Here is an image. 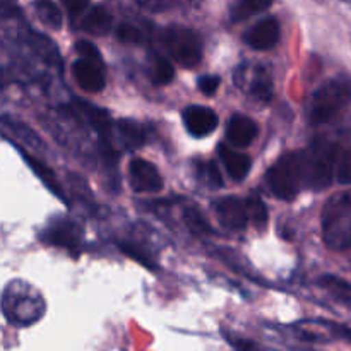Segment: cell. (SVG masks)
<instances>
[{
	"instance_id": "ba28073f",
	"label": "cell",
	"mask_w": 351,
	"mask_h": 351,
	"mask_svg": "<svg viewBox=\"0 0 351 351\" xmlns=\"http://www.w3.org/2000/svg\"><path fill=\"white\" fill-rule=\"evenodd\" d=\"M72 77L75 84L88 93H101L105 89V69L101 60H93V58L79 57L71 67Z\"/></svg>"
},
{
	"instance_id": "6da1fadb",
	"label": "cell",
	"mask_w": 351,
	"mask_h": 351,
	"mask_svg": "<svg viewBox=\"0 0 351 351\" xmlns=\"http://www.w3.org/2000/svg\"><path fill=\"white\" fill-rule=\"evenodd\" d=\"M43 295L26 281H10L3 288L2 295V312L7 322L16 328H29L41 321L45 315Z\"/></svg>"
},
{
	"instance_id": "8992f818",
	"label": "cell",
	"mask_w": 351,
	"mask_h": 351,
	"mask_svg": "<svg viewBox=\"0 0 351 351\" xmlns=\"http://www.w3.org/2000/svg\"><path fill=\"white\" fill-rule=\"evenodd\" d=\"M160 41L167 53L182 67H195L202 58V41L191 27L170 26L161 31Z\"/></svg>"
},
{
	"instance_id": "4dcf8cb0",
	"label": "cell",
	"mask_w": 351,
	"mask_h": 351,
	"mask_svg": "<svg viewBox=\"0 0 351 351\" xmlns=\"http://www.w3.org/2000/svg\"><path fill=\"white\" fill-rule=\"evenodd\" d=\"M336 180L341 185H351V147L339 156L336 167Z\"/></svg>"
},
{
	"instance_id": "5b68a950",
	"label": "cell",
	"mask_w": 351,
	"mask_h": 351,
	"mask_svg": "<svg viewBox=\"0 0 351 351\" xmlns=\"http://www.w3.org/2000/svg\"><path fill=\"white\" fill-rule=\"evenodd\" d=\"M266 182L271 192L281 201H293L304 185V165H302V151L288 153L281 156L273 167L267 170Z\"/></svg>"
},
{
	"instance_id": "e575fe53",
	"label": "cell",
	"mask_w": 351,
	"mask_h": 351,
	"mask_svg": "<svg viewBox=\"0 0 351 351\" xmlns=\"http://www.w3.org/2000/svg\"><path fill=\"white\" fill-rule=\"evenodd\" d=\"M332 328H335L336 338L345 339V341L351 343V329L350 328H346V326H341V324H335V322H332Z\"/></svg>"
},
{
	"instance_id": "3957f363",
	"label": "cell",
	"mask_w": 351,
	"mask_h": 351,
	"mask_svg": "<svg viewBox=\"0 0 351 351\" xmlns=\"http://www.w3.org/2000/svg\"><path fill=\"white\" fill-rule=\"evenodd\" d=\"M338 147L335 143L326 139H317L305 151H302V165H304V185L307 189H322L332 184L338 167Z\"/></svg>"
},
{
	"instance_id": "44dd1931",
	"label": "cell",
	"mask_w": 351,
	"mask_h": 351,
	"mask_svg": "<svg viewBox=\"0 0 351 351\" xmlns=\"http://www.w3.org/2000/svg\"><path fill=\"white\" fill-rule=\"evenodd\" d=\"M26 43L29 45L31 50L50 65L60 64V57H58L57 47L51 43L50 38L43 36V34L36 33V31H27L26 33Z\"/></svg>"
},
{
	"instance_id": "5bb4252c",
	"label": "cell",
	"mask_w": 351,
	"mask_h": 351,
	"mask_svg": "<svg viewBox=\"0 0 351 351\" xmlns=\"http://www.w3.org/2000/svg\"><path fill=\"white\" fill-rule=\"evenodd\" d=\"M71 110L77 119L84 120V123H88L91 129H95L99 134V139H108L110 117L105 110L98 108L88 101H82V99H75Z\"/></svg>"
},
{
	"instance_id": "1f68e13d",
	"label": "cell",
	"mask_w": 351,
	"mask_h": 351,
	"mask_svg": "<svg viewBox=\"0 0 351 351\" xmlns=\"http://www.w3.org/2000/svg\"><path fill=\"white\" fill-rule=\"evenodd\" d=\"M62 3H64L72 23L81 21L82 16L89 10V0H62Z\"/></svg>"
},
{
	"instance_id": "8d00e7d4",
	"label": "cell",
	"mask_w": 351,
	"mask_h": 351,
	"mask_svg": "<svg viewBox=\"0 0 351 351\" xmlns=\"http://www.w3.org/2000/svg\"><path fill=\"white\" fill-rule=\"evenodd\" d=\"M350 3H351V0H350Z\"/></svg>"
},
{
	"instance_id": "52a82bcc",
	"label": "cell",
	"mask_w": 351,
	"mask_h": 351,
	"mask_svg": "<svg viewBox=\"0 0 351 351\" xmlns=\"http://www.w3.org/2000/svg\"><path fill=\"white\" fill-rule=\"evenodd\" d=\"M41 240L50 245L60 247V249L75 250L81 247L82 242V230L75 221L69 218H57L48 223L47 228L41 233Z\"/></svg>"
},
{
	"instance_id": "2e32d148",
	"label": "cell",
	"mask_w": 351,
	"mask_h": 351,
	"mask_svg": "<svg viewBox=\"0 0 351 351\" xmlns=\"http://www.w3.org/2000/svg\"><path fill=\"white\" fill-rule=\"evenodd\" d=\"M2 127L5 136H10L12 139H16L17 143L23 144L24 147H29V149H43V141H41L40 137H38V134L34 132L31 127H27L24 122H19V120L3 115Z\"/></svg>"
},
{
	"instance_id": "ffe728a7",
	"label": "cell",
	"mask_w": 351,
	"mask_h": 351,
	"mask_svg": "<svg viewBox=\"0 0 351 351\" xmlns=\"http://www.w3.org/2000/svg\"><path fill=\"white\" fill-rule=\"evenodd\" d=\"M117 134H119V139L122 141L127 149H139L146 143V130L136 120H119L117 122Z\"/></svg>"
},
{
	"instance_id": "30bf717a",
	"label": "cell",
	"mask_w": 351,
	"mask_h": 351,
	"mask_svg": "<svg viewBox=\"0 0 351 351\" xmlns=\"http://www.w3.org/2000/svg\"><path fill=\"white\" fill-rule=\"evenodd\" d=\"M129 182L136 192H158L163 189L158 168L143 158H134L129 163Z\"/></svg>"
},
{
	"instance_id": "d4e9b609",
	"label": "cell",
	"mask_w": 351,
	"mask_h": 351,
	"mask_svg": "<svg viewBox=\"0 0 351 351\" xmlns=\"http://www.w3.org/2000/svg\"><path fill=\"white\" fill-rule=\"evenodd\" d=\"M184 223L194 235L206 237L213 233V228L211 225H209L208 218H206V216L202 215L201 209H197L195 206H189V208L184 209Z\"/></svg>"
},
{
	"instance_id": "d6a6232c",
	"label": "cell",
	"mask_w": 351,
	"mask_h": 351,
	"mask_svg": "<svg viewBox=\"0 0 351 351\" xmlns=\"http://www.w3.org/2000/svg\"><path fill=\"white\" fill-rule=\"evenodd\" d=\"M219 84H221V79H219L218 75H202V77H199L197 81L199 89L208 96L215 95L216 89L219 88Z\"/></svg>"
},
{
	"instance_id": "e0dca14e",
	"label": "cell",
	"mask_w": 351,
	"mask_h": 351,
	"mask_svg": "<svg viewBox=\"0 0 351 351\" xmlns=\"http://www.w3.org/2000/svg\"><path fill=\"white\" fill-rule=\"evenodd\" d=\"M79 24H81V27L86 33L95 34V36H103V34H106L112 29L113 16L112 12L103 5L89 7V10L82 16Z\"/></svg>"
},
{
	"instance_id": "7402d4cb",
	"label": "cell",
	"mask_w": 351,
	"mask_h": 351,
	"mask_svg": "<svg viewBox=\"0 0 351 351\" xmlns=\"http://www.w3.org/2000/svg\"><path fill=\"white\" fill-rule=\"evenodd\" d=\"M19 153H21V156L24 158V161H26L27 167H29L31 170H33L34 173H36V177L40 178L41 184H43L45 187L48 189V191L53 192V194L57 195L58 199H62V201H64L65 195H64V192H62L60 184H58L57 178H55V173H53V171H51L50 168H48L47 165L43 163V161L36 160V158L31 156V154L24 153V151H21V149H19Z\"/></svg>"
},
{
	"instance_id": "836d02e7",
	"label": "cell",
	"mask_w": 351,
	"mask_h": 351,
	"mask_svg": "<svg viewBox=\"0 0 351 351\" xmlns=\"http://www.w3.org/2000/svg\"><path fill=\"white\" fill-rule=\"evenodd\" d=\"M75 50L79 51V55L84 58H93V60H101V55H99V50L91 43V41L81 40L75 43Z\"/></svg>"
},
{
	"instance_id": "d590c367",
	"label": "cell",
	"mask_w": 351,
	"mask_h": 351,
	"mask_svg": "<svg viewBox=\"0 0 351 351\" xmlns=\"http://www.w3.org/2000/svg\"><path fill=\"white\" fill-rule=\"evenodd\" d=\"M14 3H16V0H2V14H3V17H9L10 14H14L12 10H16Z\"/></svg>"
},
{
	"instance_id": "277c9868",
	"label": "cell",
	"mask_w": 351,
	"mask_h": 351,
	"mask_svg": "<svg viewBox=\"0 0 351 351\" xmlns=\"http://www.w3.org/2000/svg\"><path fill=\"white\" fill-rule=\"evenodd\" d=\"M351 99V81L336 77L322 84L312 96L308 106V120L312 125H322L339 115Z\"/></svg>"
},
{
	"instance_id": "7a4b0ae2",
	"label": "cell",
	"mask_w": 351,
	"mask_h": 351,
	"mask_svg": "<svg viewBox=\"0 0 351 351\" xmlns=\"http://www.w3.org/2000/svg\"><path fill=\"white\" fill-rule=\"evenodd\" d=\"M322 239L332 250L351 247V189L332 194L322 209Z\"/></svg>"
},
{
	"instance_id": "d6986e66",
	"label": "cell",
	"mask_w": 351,
	"mask_h": 351,
	"mask_svg": "<svg viewBox=\"0 0 351 351\" xmlns=\"http://www.w3.org/2000/svg\"><path fill=\"white\" fill-rule=\"evenodd\" d=\"M273 81H271L269 69L259 65L249 81V95L261 103H267L273 98Z\"/></svg>"
},
{
	"instance_id": "83f0119b",
	"label": "cell",
	"mask_w": 351,
	"mask_h": 351,
	"mask_svg": "<svg viewBox=\"0 0 351 351\" xmlns=\"http://www.w3.org/2000/svg\"><path fill=\"white\" fill-rule=\"evenodd\" d=\"M247 213H249V221L256 228L263 230L267 225V208L259 195H250L245 201Z\"/></svg>"
},
{
	"instance_id": "4fadbf2b",
	"label": "cell",
	"mask_w": 351,
	"mask_h": 351,
	"mask_svg": "<svg viewBox=\"0 0 351 351\" xmlns=\"http://www.w3.org/2000/svg\"><path fill=\"white\" fill-rule=\"evenodd\" d=\"M257 132H259L257 123L250 117L242 115V113H235L228 120V125L225 130L226 139L235 147H249L257 137Z\"/></svg>"
},
{
	"instance_id": "f546056e",
	"label": "cell",
	"mask_w": 351,
	"mask_h": 351,
	"mask_svg": "<svg viewBox=\"0 0 351 351\" xmlns=\"http://www.w3.org/2000/svg\"><path fill=\"white\" fill-rule=\"evenodd\" d=\"M199 0H139V5L151 12H163V10L177 9L182 5H194Z\"/></svg>"
},
{
	"instance_id": "7c38bea8",
	"label": "cell",
	"mask_w": 351,
	"mask_h": 351,
	"mask_svg": "<svg viewBox=\"0 0 351 351\" xmlns=\"http://www.w3.org/2000/svg\"><path fill=\"white\" fill-rule=\"evenodd\" d=\"M182 120L192 137H206L218 127V115L211 108L202 105H191L182 113Z\"/></svg>"
},
{
	"instance_id": "ac0fdd59",
	"label": "cell",
	"mask_w": 351,
	"mask_h": 351,
	"mask_svg": "<svg viewBox=\"0 0 351 351\" xmlns=\"http://www.w3.org/2000/svg\"><path fill=\"white\" fill-rule=\"evenodd\" d=\"M317 287L322 288L335 302L341 304L343 307L351 308V283L341 280L332 274H326L317 280Z\"/></svg>"
},
{
	"instance_id": "f1b7e54d",
	"label": "cell",
	"mask_w": 351,
	"mask_h": 351,
	"mask_svg": "<svg viewBox=\"0 0 351 351\" xmlns=\"http://www.w3.org/2000/svg\"><path fill=\"white\" fill-rule=\"evenodd\" d=\"M117 38L122 43H130V45H141L146 41L147 33L143 26H137L134 23H122L119 24L115 31Z\"/></svg>"
},
{
	"instance_id": "4316f807",
	"label": "cell",
	"mask_w": 351,
	"mask_h": 351,
	"mask_svg": "<svg viewBox=\"0 0 351 351\" xmlns=\"http://www.w3.org/2000/svg\"><path fill=\"white\" fill-rule=\"evenodd\" d=\"M195 177L208 189L223 187V177L219 173V168L213 161H201L195 165Z\"/></svg>"
},
{
	"instance_id": "cb8c5ba5",
	"label": "cell",
	"mask_w": 351,
	"mask_h": 351,
	"mask_svg": "<svg viewBox=\"0 0 351 351\" xmlns=\"http://www.w3.org/2000/svg\"><path fill=\"white\" fill-rule=\"evenodd\" d=\"M34 14H36L38 19L48 26L50 29H60L62 27V12L53 2L50 0H36L33 3Z\"/></svg>"
},
{
	"instance_id": "9a60e30c",
	"label": "cell",
	"mask_w": 351,
	"mask_h": 351,
	"mask_svg": "<svg viewBox=\"0 0 351 351\" xmlns=\"http://www.w3.org/2000/svg\"><path fill=\"white\" fill-rule=\"evenodd\" d=\"M218 153L226 171H228V175L233 180L240 182L249 175L250 168H252V161H250L249 154L239 153V151L232 149V147H226L225 144H219Z\"/></svg>"
},
{
	"instance_id": "484cf974",
	"label": "cell",
	"mask_w": 351,
	"mask_h": 351,
	"mask_svg": "<svg viewBox=\"0 0 351 351\" xmlns=\"http://www.w3.org/2000/svg\"><path fill=\"white\" fill-rule=\"evenodd\" d=\"M173 75H175L173 65H171L165 57L154 55L153 60H151V64H149L151 82L156 86L170 84L171 79H173Z\"/></svg>"
},
{
	"instance_id": "9c48e42d",
	"label": "cell",
	"mask_w": 351,
	"mask_h": 351,
	"mask_svg": "<svg viewBox=\"0 0 351 351\" xmlns=\"http://www.w3.org/2000/svg\"><path fill=\"white\" fill-rule=\"evenodd\" d=\"M213 209L225 228L228 230H243L249 225V213H247L245 202L240 201L233 195H225L213 202Z\"/></svg>"
},
{
	"instance_id": "8fae6325",
	"label": "cell",
	"mask_w": 351,
	"mask_h": 351,
	"mask_svg": "<svg viewBox=\"0 0 351 351\" xmlns=\"http://www.w3.org/2000/svg\"><path fill=\"white\" fill-rule=\"evenodd\" d=\"M280 34L281 27L276 17H266L245 31L243 41L254 50L266 51L276 47V43L280 41Z\"/></svg>"
},
{
	"instance_id": "603a6c76",
	"label": "cell",
	"mask_w": 351,
	"mask_h": 351,
	"mask_svg": "<svg viewBox=\"0 0 351 351\" xmlns=\"http://www.w3.org/2000/svg\"><path fill=\"white\" fill-rule=\"evenodd\" d=\"M273 5V0H239L230 10V19L233 23H242L256 14L264 12Z\"/></svg>"
}]
</instances>
